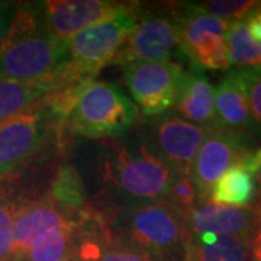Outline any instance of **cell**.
<instances>
[{
    "instance_id": "cell-1",
    "label": "cell",
    "mask_w": 261,
    "mask_h": 261,
    "mask_svg": "<svg viewBox=\"0 0 261 261\" xmlns=\"http://www.w3.org/2000/svg\"><path fill=\"white\" fill-rule=\"evenodd\" d=\"M68 63V42L48 32L41 2L18 6L0 47V79L54 82Z\"/></svg>"
},
{
    "instance_id": "cell-2",
    "label": "cell",
    "mask_w": 261,
    "mask_h": 261,
    "mask_svg": "<svg viewBox=\"0 0 261 261\" xmlns=\"http://www.w3.org/2000/svg\"><path fill=\"white\" fill-rule=\"evenodd\" d=\"M103 180L130 206L163 202L176 171L159 159L147 144H115L105 155Z\"/></svg>"
},
{
    "instance_id": "cell-3",
    "label": "cell",
    "mask_w": 261,
    "mask_h": 261,
    "mask_svg": "<svg viewBox=\"0 0 261 261\" xmlns=\"http://www.w3.org/2000/svg\"><path fill=\"white\" fill-rule=\"evenodd\" d=\"M115 228L122 245L142 252L151 261H186V221L164 202L126 207Z\"/></svg>"
},
{
    "instance_id": "cell-4",
    "label": "cell",
    "mask_w": 261,
    "mask_h": 261,
    "mask_svg": "<svg viewBox=\"0 0 261 261\" xmlns=\"http://www.w3.org/2000/svg\"><path fill=\"white\" fill-rule=\"evenodd\" d=\"M137 116V106L115 84L92 80L77 94L65 122L77 135L103 138L129 129Z\"/></svg>"
},
{
    "instance_id": "cell-5",
    "label": "cell",
    "mask_w": 261,
    "mask_h": 261,
    "mask_svg": "<svg viewBox=\"0 0 261 261\" xmlns=\"http://www.w3.org/2000/svg\"><path fill=\"white\" fill-rule=\"evenodd\" d=\"M138 18L135 10L121 13L106 19L96 25L83 29L71 37L68 42V63L67 73L80 79L93 80V77L108 63H113L121 48L125 45Z\"/></svg>"
},
{
    "instance_id": "cell-6",
    "label": "cell",
    "mask_w": 261,
    "mask_h": 261,
    "mask_svg": "<svg viewBox=\"0 0 261 261\" xmlns=\"http://www.w3.org/2000/svg\"><path fill=\"white\" fill-rule=\"evenodd\" d=\"M54 116L41 102L0 123V177L13 173L41 148Z\"/></svg>"
},
{
    "instance_id": "cell-7",
    "label": "cell",
    "mask_w": 261,
    "mask_h": 261,
    "mask_svg": "<svg viewBox=\"0 0 261 261\" xmlns=\"http://www.w3.org/2000/svg\"><path fill=\"white\" fill-rule=\"evenodd\" d=\"M183 74V67L170 61L123 65L126 87L147 116L166 112L174 105Z\"/></svg>"
},
{
    "instance_id": "cell-8",
    "label": "cell",
    "mask_w": 261,
    "mask_h": 261,
    "mask_svg": "<svg viewBox=\"0 0 261 261\" xmlns=\"http://www.w3.org/2000/svg\"><path fill=\"white\" fill-rule=\"evenodd\" d=\"M250 157L251 151L244 134L221 126L212 128L199 149L190 171L199 196L209 197L214 185L225 171L235 164L247 163Z\"/></svg>"
},
{
    "instance_id": "cell-9",
    "label": "cell",
    "mask_w": 261,
    "mask_h": 261,
    "mask_svg": "<svg viewBox=\"0 0 261 261\" xmlns=\"http://www.w3.org/2000/svg\"><path fill=\"white\" fill-rule=\"evenodd\" d=\"M137 9V3L111 0H49L41 2V16L48 32L68 41L83 29Z\"/></svg>"
},
{
    "instance_id": "cell-10",
    "label": "cell",
    "mask_w": 261,
    "mask_h": 261,
    "mask_svg": "<svg viewBox=\"0 0 261 261\" xmlns=\"http://www.w3.org/2000/svg\"><path fill=\"white\" fill-rule=\"evenodd\" d=\"M180 49V28L177 16L145 15L121 48L115 64L132 63H168Z\"/></svg>"
},
{
    "instance_id": "cell-11",
    "label": "cell",
    "mask_w": 261,
    "mask_h": 261,
    "mask_svg": "<svg viewBox=\"0 0 261 261\" xmlns=\"http://www.w3.org/2000/svg\"><path fill=\"white\" fill-rule=\"evenodd\" d=\"M211 129L168 115L154 125L152 145L148 147L176 173L190 174L196 155Z\"/></svg>"
},
{
    "instance_id": "cell-12",
    "label": "cell",
    "mask_w": 261,
    "mask_h": 261,
    "mask_svg": "<svg viewBox=\"0 0 261 261\" xmlns=\"http://www.w3.org/2000/svg\"><path fill=\"white\" fill-rule=\"evenodd\" d=\"M260 219L257 206L233 207V206L203 203L197 205L187 216V231L192 235L211 233L216 237H241L250 238Z\"/></svg>"
},
{
    "instance_id": "cell-13",
    "label": "cell",
    "mask_w": 261,
    "mask_h": 261,
    "mask_svg": "<svg viewBox=\"0 0 261 261\" xmlns=\"http://www.w3.org/2000/svg\"><path fill=\"white\" fill-rule=\"evenodd\" d=\"M71 224L51 199L18 205L13 219V258H20L41 235Z\"/></svg>"
},
{
    "instance_id": "cell-14",
    "label": "cell",
    "mask_w": 261,
    "mask_h": 261,
    "mask_svg": "<svg viewBox=\"0 0 261 261\" xmlns=\"http://www.w3.org/2000/svg\"><path fill=\"white\" fill-rule=\"evenodd\" d=\"M215 111L221 128L244 134L254 125L247 100L241 70H233L222 79L215 92Z\"/></svg>"
},
{
    "instance_id": "cell-15",
    "label": "cell",
    "mask_w": 261,
    "mask_h": 261,
    "mask_svg": "<svg viewBox=\"0 0 261 261\" xmlns=\"http://www.w3.org/2000/svg\"><path fill=\"white\" fill-rule=\"evenodd\" d=\"M174 105L186 121L207 128L219 126L215 111L214 86L197 70L185 71Z\"/></svg>"
},
{
    "instance_id": "cell-16",
    "label": "cell",
    "mask_w": 261,
    "mask_h": 261,
    "mask_svg": "<svg viewBox=\"0 0 261 261\" xmlns=\"http://www.w3.org/2000/svg\"><path fill=\"white\" fill-rule=\"evenodd\" d=\"M186 261H251L250 238L189 233Z\"/></svg>"
},
{
    "instance_id": "cell-17",
    "label": "cell",
    "mask_w": 261,
    "mask_h": 261,
    "mask_svg": "<svg viewBox=\"0 0 261 261\" xmlns=\"http://www.w3.org/2000/svg\"><path fill=\"white\" fill-rule=\"evenodd\" d=\"M54 86V82L25 83L0 79V123L35 106Z\"/></svg>"
},
{
    "instance_id": "cell-18",
    "label": "cell",
    "mask_w": 261,
    "mask_h": 261,
    "mask_svg": "<svg viewBox=\"0 0 261 261\" xmlns=\"http://www.w3.org/2000/svg\"><path fill=\"white\" fill-rule=\"evenodd\" d=\"M255 195L252 174L245 167V163L235 164L225 171L209 193V199L215 205L245 207L251 203Z\"/></svg>"
},
{
    "instance_id": "cell-19",
    "label": "cell",
    "mask_w": 261,
    "mask_h": 261,
    "mask_svg": "<svg viewBox=\"0 0 261 261\" xmlns=\"http://www.w3.org/2000/svg\"><path fill=\"white\" fill-rule=\"evenodd\" d=\"M73 228L74 224L41 235L16 261H67L73 250Z\"/></svg>"
},
{
    "instance_id": "cell-20",
    "label": "cell",
    "mask_w": 261,
    "mask_h": 261,
    "mask_svg": "<svg viewBox=\"0 0 261 261\" xmlns=\"http://www.w3.org/2000/svg\"><path fill=\"white\" fill-rule=\"evenodd\" d=\"M225 39L229 64L251 68L261 67L260 47L250 35L245 22H231Z\"/></svg>"
},
{
    "instance_id": "cell-21",
    "label": "cell",
    "mask_w": 261,
    "mask_h": 261,
    "mask_svg": "<svg viewBox=\"0 0 261 261\" xmlns=\"http://www.w3.org/2000/svg\"><path fill=\"white\" fill-rule=\"evenodd\" d=\"M257 6L258 2L254 0H214L202 3H183L180 9L185 10L187 15H206L226 22H240L252 10L257 9Z\"/></svg>"
},
{
    "instance_id": "cell-22",
    "label": "cell",
    "mask_w": 261,
    "mask_h": 261,
    "mask_svg": "<svg viewBox=\"0 0 261 261\" xmlns=\"http://www.w3.org/2000/svg\"><path fill=\"white\" fill-rule=\"evenodd\" d=\"M51 200L63 211H79L84 206L82 178L73 167L60 168L51 185Z\"/></svg>"
},
{
    "instance_id": "cell-23",
    "label": "cell",
    "mask_w": 261,
    "mask_h": 261,
    "mask_svg": "<svg viewBox=\"0 0 261 261\" xmlns=\"http://www.w3.org/2000/svg\"><path fill=\"white\" fill-rule=\"evenodd\" d=\"M199 199L200 196L192 176L186 173H176L171 186L168 189L167 196L163 202L173 207L186 221L190 212L197 206Z\"/></svg>"
},
{
    "instance_id": "cell-24",
    "label": "cell",
    "mask_w": 261,
    "mask_h": 261,
    "mask_svg": "<svg viewBox=\"0 0 261 261\" xmlns=\"http://www.w3.org/2000/svg\"><path fill=\"white\" fill-rule=\"evenodd\" d=\"M18 203L0 197V261L13 258V219Z\"/></svg>"
},
{
    "instance_id": "cell-25",
    "label": "cell",
    "mask_w": 261,
    "mask_h": 261,
    "mask_svg": "<svg viewBox=\"0 0 261 261\" xmlns=\"http://www.w3.org/2000/svg\"><path fill=\"white\" fill-rule=\"evenodd\" d=\"M252 122L261 128V67L241 70Z\"/></svg>"
},
{
    "instance_id": "cell-26",
    "label": "cell",
    "mask_w": 261,
    "mask_h": 261,
    "mask_svg": "<svg viewBox=\"0 0 261 261\" xmlns=\"http://www.w3.org/2000/svg\"><path fill=\"white\" fill-rule=\"evenodd\" d=\"M89 261H151L144 255L142 252L137 251V250H132L126 245H118V247H113L108 250H103L102 248L96 252L93 258H90Z\"/></svg>"
},
{
    "instance_id": "cell-27",
    "label": "cell",
    "mask_w": 261,
    "mask_h": 261,
    "mask_svg": "<svg viewBox=\"0 0 261 261\" xmlns=\"http://www.w3.org/2000/svg\"><path fill=\"white\" fill-rule=\"evenodd\" d=\"M18 9L16 3L10 2H0V47L3 44V39L6 37V32L9 29L10 22L15 16V12Z\"/></svg>"
},
{
    "instance_id": "cell-28",
    "label": "cell",
    "mask_w": 261,
    "mask_h": 261,
    "mask_svg": "<svg viewBox=\"0 0 261 261\" xmlns=\"http://www.w3.org/2000/svg\"><path fill=\"white\" fill-rule=\"evenodd\" d=\"M245 25H247V29H248L252 39L261 44V10L258 9V6L247 16Z\"/></svg>"
},
{
    "instance_id": "cell-29",
    "label": "cell",
    "mask_w": 261,
    "mask_h": 261,
    "mask_svg": "<svg viewBox=\"0 0 261 261\" xmlns=\"http://www.w3.org/2000/svg\"><path fill=\"white\" fill-rule=\"evenodd\" d=\"M245 167L251 174H255V180L258 185V195H257V202H261V148L251 154V157L247 160Z\"/></svg>"
},
{
    "instance_id": "cell-30",
    "label": "cell",
    "mask_w": 261,
    "mask_h": 261,
    "mask_svg": "<svg viewBox=\"0 0 261 261\" xmlns=\"http://www.w3.org/2000/svg\"><path fill=\"white\" fill-rule=\"evenodd\" d=\"M258 9L261 10V2H260V3H258Z\"/></svg>"
},
{
    "instance_id": "cell-31",
    "label": "cell",
    "mask_w": 261,
    "mask_h": 261,
    "mask_svg": "<svg viewBox=\"0 0 261 261\" xmlns=\"http://www.w3.org/2000/svg\"><path fill=\"white\" fill-rule=\"evenodd\" d=\"M258 47H260V53H261V44H260V45H258Z\"/></svg>"
}]
</instances>
